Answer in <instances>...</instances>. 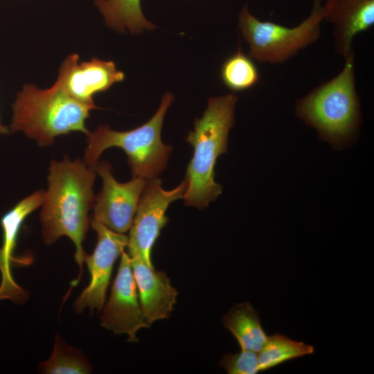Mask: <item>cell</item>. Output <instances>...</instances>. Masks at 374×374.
<instances>
[{"instance_id":"obj_8","label":"cell","mask_w":374,"mask_h":374,"mask_svg":"<svg viewBox=\"0 0 374 374\" xmlns=\"http://www.w3.org/2000/svg\"><path fill=\"white\" fill-rule=\"evenodd\" d=\"M93 170L103 182L102 189L95 197L93 218L113 231L127 232L147 180L132 178L127 182H118L112 173L111 164L107 161H98Z\"/></svg>"},{"instance_id":"obj_7","label":"cell","mask_w":374,"mask_h":374,"mask_svg":"<svg viewBox=\"0 0 374 374\" xmlns=\"http://www.w3.org/2000/svg\"><path fill=\"white\" fill-rule=\"evenodd\" d=\"M186 185L184 179L177 187L165 190L159 177L147 179L130 229L127 247L130 257L154 267L151 251L168 221L166 211L172 202L183 198Z\"/></svg>"},{"instance_id":"obj_10","label":"cell","mask_w":374,"mask_h":374,"mask_svg":"<svg viewBox=\"0 0 374 374\" xmlns=\"http://www.w3.org/2000/svg\"><path fill=\"white\" fill-rule=\"evenodd\" d=\"M109 298L103 307L100 324L116 334H127V340L137 342L136 332L149 328L143 314L128 253L123 252Z\"/></svg>"},{"instance_id":"obj_15","label":"cell","mask_w":374,"mask_h":374,"mask_svg":"<svg viewBox=\"0 0 374 374\" xmlns=\"http://www.w3.org/2000/svg\"><path fill=\"white\" fill-rule=\"evenodd\" d=\"M222 321L241 350L258 353L267 339L260 317L249 302L233 305L223 317Z\"/></svg>"},{"instance_id":"obj_19","label":"cell","mask_w":374,"mask_h":374,"mask_svg":"<svg viewBox=\"0 0 374 374\" xmlns=\"http://www.w3.org/2000/svg\"><path fill=\"white\" fill-rule=\"evenodd\" d=\"M220 78L228 89L237 92L255 86L260 80V73L253 59L238 48L222 63Z\"/></svg>"},{"instance_id":"obj_2","label":"cell","mask_w":374,"mask_h":374,"mask_svg":"<svg viewBox=\"0 0 374 374\" xmlns=\"http://www.w3.org/2000/svg\"><path fill=\"white\" fill-rule=\"evenodd\" d=\"M238 97L233 93L210 97L201 118L194 121L186 141L193 148L186 169V188L183 197L187 206L203 209L222 192L215 181L217 159L227 151L228 136L234 124Z\"/></svg>"},{"instance_id":"obj_18","label":"cell","mask_w":374,"mask_h":374,"mask_svg":"<svg viewBox=\"0 0 374 374\" xmlns=\"http://www.w3.org/2000/svg\"><path fill=\"white\" fill-rule=\"evenodd\" d=\"M39 369L47 374H87L91 372L92 366L80 349L67 345L57 335L51 355L40 362Z\"/></svg>"},{"instance_id":"obj_14","label":"cell","mask_w":374,"mask_h":374,"mask_svg":"<svg viewBox=\"0 0 374 374\" xmlns=\"http://www.w3.org/2000/svg\"><path fill=\"white\" fill-rule=\"evenodd\" d=\"M143 314L148 324L169 318L177 302V291L167 274L130 257Z\"/></svg>"},{"instance_id":"obj_13","label":"cell","mask_w":374,"mask_h":374,"mask_svg":"<svg viewBox=\"0 0 374 374\" xmlns=\"http://www.w3.org/2000/svg\"><path fill=\"white\" fill-rule=\"evenodd\" d=\"M322 15L333 24L335 49L345 59L354 53V37L374 25V0H324Z\"/></svg>"},{"instance_id":"obj_11","label":"cell","mask_w":374,"mask_h":374,"mask_svg":"<svg viewBox=\"0 0 374 374\" xmlns=\"http://www.w3.org/2000/svg\"><path fill=\"white\" fill-rule=\"evenodd\" d=\"M66 91L74 98L93 104L96 93L109 89L124 80V73L112 61L93 57L79 63V56L69 55L60 66L58 76Z\"/></svg>"},{"instance_id":"obj_1","label":"cell","mask_w":374,"mask_h":374,"mask_svg":"<svg viewBox=\"0 0 374 374\" xmlns=\"http://www.w3.org/2000/svg\"><path fill=\"white\" fill-rule=\"evenodd\" d=\"M96 173L79 159L71 160L65 156L61 161L53 159L39 213L44 243L52 244L62 236L70 238L81 273L85 255L82 243L89 230V212L96 197L93 191Z\"/></svg>"},{"instance_id":"obj_6","label":"cell","mask_w":374,"mask_h":374,"mask_svg":"<svg viewBox=\"0 0 374 374\" xmlns=\"http://www.w3.org/2000/svg\"><path fill=\"white\" fill-rule=\"evenodd\" d=\"M322 2L314 0L310 15L293 28L260 21L244 5L238 15V28L249 45V56L259 62L282 64L317 42L323 21Z\"/></svg>"},{"instance_id":"obj_9","label":"cell","mask_w":374,"mask_h":374,"mask_svg":"<svg viewBox=\"0 0 374 374\" xmlns=\"http://www.w3.org/2000/svg\"><path fill=\"white\" fill-rule=\"evenodd\" d=\"M90 224L98 239L93 253L84 256L90 280L75 302L78 313L82 312L86 307L91 312L103 309L114 265L128 244V236L125 233L112 231L93 217Z\"/></svg>"},{"instance_id":"obj_17","label":"cell","mask_w":374,"mask_h":374,"mask_svg":"<svg viewBox=\"0 0 374 374\" xmlns=\"http://www.w3.org/2000/svg\"><path fill=\"white\" fill-rule=\"evenodd\" d=\"M314 348L302 341H296L280 334L267 337L258 353L259 371L273 368L287 361L313 354Z\"/></svg>"},{"instance_id":"obj_4","label":"cell","mask_w":374,"mask_h":374,"mask_svg":"<svg viewBox=\"0 0 374 374\" xmlns=\"http://www.w3.org/2000/svg\"><path fill=\"white\" fill-rule=\"evenodd\" d=\"M354 57V53L346 57L342 70L336 76L313 89L296 104V115L335 148L348 144L360 124Z\"/></svg>"},{"instance_id":"obj_12","label":"cell","mask_w":374,"mask_h":374,"mask_svg":"<svg viewBox=\"0 0 374 374\" xmlns=\"http://www.w3.org/2000/svg\"><path fill=\"white\" fill-rule=\"evenodd\" d=\"M44 197L43 190L34 192L21 200L1 219L3 243L0 247V300L10 299L21 304L28 296L26 292L13 278L11 266L15 260L12 255L24 221L33 211L42 206Z\"/></svg>"},{"instance_id":"obj_5","label":"cell","mask_w":374,"mask_h":374,"mask_svg":"<svg viewBox=\"0 0 374 374\" xmlns=\"http://www.w3.org/2000/svg\"><path fill=\"white\" fill-rule=\"evenodd\" d=\"M174 100L166 92L152 117L141 126L128 131L113 130L101 125L87 135L84 161L92 169L102 153L110 148L122 149L127 157L132 178L150 179L166 169L172 150L161 140V130L166 114Z\"/></svg>"},{"instance_id":"obj_3","label":"cell","mask_w":374,"mask_h":374,"mask_svg":"<svg viewBox=\"0 0 374 374\" xmlns=\"http://www.w3.org/2000/svg\"><path fill=\"white\" fill-rule=\"evenodd\" d=\"M10 130L21 131L39 146L53 145L57 136L72 132L89 134L85 121L95 104L81 102L65 89L59 77L46 89L23 86L12 105Z\"/></svg>"},{"instance_id":"obj_21","label":"cell","mask_w":374,"mask_h":374,"mask_svg":"<svg viewBox=\"0 0 374 374\" xmlns=\"http://www.w3.org/2000/svg\"><path fill=\"white\" fill-rule=\"evenodd\" d=\"M9 132H10V130L1 123V119H0V134H8L9 133Z\"/></svg>"},{"instance_id":"obj_20","label":"cell","mask_w":374,"mask_h":374,"mask_svg":"<svg viewBox=\"0 0 374 374\" xmlns=\"http://www.w3.org/2000/svg\"><path fill=\"white\" fill-rule=\"evenodd\" d=\"M220 366L229 374H256L260 371L258 353L247 350L224 355Z\"/></svg>"},{"instance_id":"obj_16","label":"cell","mask_w":374,"mask_h":374,"mask_svg":"<svg viewBox=\"0 0 374 374\" xmlns=\"http://www.w3.org/2000/svg\"><path fill=\"white\" fill-rule=\"evenodd\" d=\"M141 0H95V5L105 24L119 33L129 31L138 35L145 30H153L155 24L143 15Z\"/></svg>"}]
</instances>
